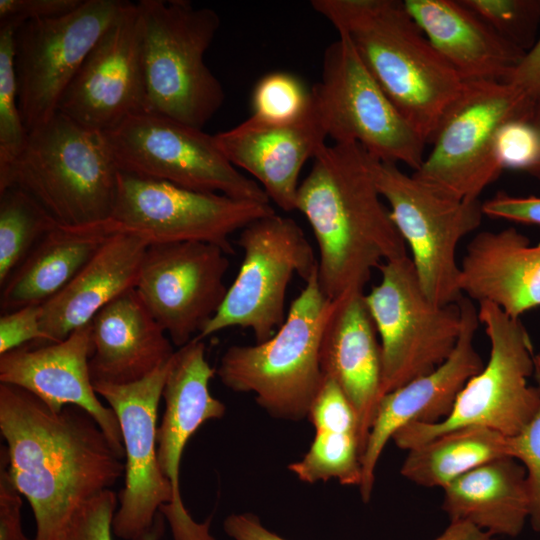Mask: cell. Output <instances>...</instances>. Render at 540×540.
Returning a JSON list of instances; mask_svg holds the SVG:
<instances>
[{
    "label": "cell",
    "instance_id": "836d02e7",
    "mask_svg": "<svg viewBox=\"0 0 540 540\" xmlns=\"http://www.w3.org/2000/svg\"><path fill=\"white\" fill-rule=\"evenodd\" d=\"M311 106V91L294 75L273 72L263 76L252 94V116L269 123H292Z\"/></svg>",
    "mask_w": 540,
    "mask_h": 540
},
{
    "label": "cell",
    "instance_id": "ba28073f",
    "mask_svg": "<svg viewBox=\"0 0 540 540\" xmlns=\"http://www.w3.org/2000/svg\"><path fill=\"white\" fill-rule=\"evenodd\" d=\"M537 100L508 82L464 81L428 143L430 153L412 174L464 200H479L502 167L495 157L499 129L510 120L534 119Z\"/></svg>",
    "mask_w": 540,
    "mask_h": 540
},
{
    "label": "cell",
    "instance_id": "5b68a950",
    "mask_svg": "<svg viewBox=\"0 0 540 540\" xmlns=\"http://www.w3.org/2000/svg\"><path fill=\"white\" fill-rule=\"evenodd\" d=\"M334 307L335 300L320 286L317 269L273 336L226 349L216 369L222 384L234 392L253 393L258 405L275 418L307 417L325 379L320 349Z\"/></svg>",
    "mask_w": 540,
    "mask_h": 540
},
{
    "label": "cell",
    "instance_id": "681fc988",
    "mask_svg": "<svg viewBox=\"0 0 540 540\" xmlns=\"http://www.w3.org/2000/svg\"><path fill=\"white\" fill-rule=\"evenodd\" d=\"M477 540H492V536L484 532Z\"/></svg>",
    "mask_w": 540,
    "mask_h": 540
},
{
    "label": "cell",
    "instance_id": "b9f144b4",
    "mask_svg": "<svg viewBox=\"0 0 540 540\" xmlns=\"http://www.w3.org/2000/svg\"><path fill=\"white\" fill-rule=\"evenodd\" d=\"M7 453L1 452L0 469V540H30L22 528L21 494L7 472Z\"/></svg>",
    "mask_w": 540,
    "mask_h": 540
},
{
    "label": "cell",
    "instance_id": "3957f363",
    "mask_svg": "<svg viewBox=\"0 0 540 540\" xmlns=\"http://www.w3.org/2000/svg\"><path fill=\"white\" fill-rule=\"evenodd\" d=\"M311 6L351 41L384 93L428 143L464 81L403 1L312 0Z\"/></svg>",
    "mask_w": 540,
    "mask_h": 540
},
{
    "label": "cell",
    "instance_id": "1f68e13d",
    "mask_svg": "<svg viewBox=\"0 0 540 540\" xmlns=\"http://www.w3.org/2000/svg\"><path fill=\"white\" fill-rule=\"evenodd\" d=\"M307 483L336 479L343 485L360 486L361 447L357 434L320 431L303 458L289 465Z\"/></svg>",
    "mask_w": 540,
    "mask_h": 540
},
{
    "label": "cell",
    "instance_id": "c3c4849f",
    "mask_svg": "<svg viewBox=\"0 0 540 540\" xmlns=\"http://www.w3.org/2000/svg\"><path fill=\"white\" fill-rule=\"evenodd\" d=\"M535 370L540 372V353L534 356Z\"/></svg>",
    "mask_w": 540,
    "mask_h": 540
},
{
    "label": "cell",
    "instance_id": "7c38bea8",
    "mask_svg": "<svg viewBox=\"0 0 540 540\" xmlns=\"http://www.w3.org/2000/svg\"><path fill=\"white\" fill-rule=\"evenodd\" d=\"M379 270L380 281L364 300L380 339L382 397L450 356L461 312L458 302L442 306L427 298L410 256L386 261Z\"/></svg>",
    "mask_w": 540,
    "mask_h": 540
},
{
    "label": "cell",
    "instance_id": "7a4b0ae2",
    "mask_svg": "<svg viewBox=\"0 0 540 540\" xmlns=\"http://www.w3.org/2000/svg\"><path fill=\"white\" fill-rule=\"evenodd\" d=\"M299 184L295 210L310 224L318 245V278L324 294L336 300L364 292L371 272L386 261L407 256L377 188L372 156L360 145H323Z\"/></svg>",
    "mask_w": 540,
    "mask_h": 540
},
{
    "label": "cell",
    "instance_id": "7bdbcfd3",
    "mask_svg": "<svg viewBox=\"0 0 540 540\" xmlns=\"http://www.w3.org/2000/svg\"><path fill=\"white\" fill-rule=\"evenodd\" d=\"M482 210L492 218L540 226V196H514L500 191L482 203Z\"/></svg>",
    "mask_w": 540,
    "mask_h": 540
},
{
    "label": "cell",
    "instance_id": "f35d334b",
    "mask_svg": "<svg viewBox=\"0 0 540 540\" xmlns=\"http://www.w3.org/2000/svg\"><path fill=\"white\" fill-rule=\"evenodd\" d=\"M117 504L111 489L91 498L74 514L60 540H112Z\"/></svg>",
    "mask_w": 540,
    "mask_h": 540
},
{
    "label": "cell",
    "instance_id": "e575fe53",
    "mask_svg": "<svg viewBox=\"0 0 540 540\" xmlns=\"http://www.w3.org/2000/svg\"><path fill=\"white\" fill-rule=\"evenodd\" d=\"M502 37L526 51L536 41L540 0H461Z\"/></svg>",
    "mask_w": 540,
    "mask_h": 540
},
{
    "label": "cell",
    "instance_id": "277c9868",
    "mask_svg": "<svg viewBox=\"0 0 540 540\" xmlns=\"http://www.w3.org/2000/svg\"><path fill=\"white\" fill-rule=\"evenodd\" d=\"M118 175L103 133L57 112L28 133L0 191L18 187L59 225L86 227L110 220Z\"/></svg>",
    "mask_w": 540,
    "mask_h": 540
},
{
    "label": "cell",
    "instance_id": "44dd1931",
    "mask_svg": "<svg viewBox=\"0 0 540 540\" xmlns=\"http://www.w3.org/2000/svg\"><path fill=\"white\" fill-rule=\"evenodd\" d=\"M213 136L223 155L251 174L268 198L286 212L295 210L301 169L327 138L312 95L308 112L296 122L269 123L251 115Z\"/></svg>",
    "mask_w": 540,
    "mask_h": 540
},
{
    "label": "cell",
    "instance_id": "ac0fdd59",
    "mask_svg": "<svg viewBox=\"0 0 540 540\" xmlns=\"http://www.w3.org/2000/svg\"><path fill=\"white\" fill-rule=\"evenodd\" d=\"M143 111L139 13L137 4L128 1L83 61L58 112L102 133Z\"/></svg>",
    "mask_w": 540,
    "mask_h": 540
},
{
    "label": "cell",
    "instance_id": "ffe728a7",
    "mask_svg": "<svg viewBox=\"0 0 540 540\" xmlns=\"http://www.w3.org/2000/svg\"><path fill=\"white\" fill-rule=\"evenodd\" d=\"M91 324L74 330L60 342L24 345L0 355V383L22 388L60 412L76 406L89 413L124 459L119 421L98 398L89 368Z\"/></svg>",
    "mask_w": 540,
    "mask_h": 540
},
{
    "label": "cell",
    "instance_id": "74e56055",
    "mask_svg": "<svg viewBox=\"0 0 540 540\" xmlns=\"http://www.w3.org/2000/svg\"><path fill=\"white\" fill-rule=\"evenodd\" d=\"M307 417L313 424L315 432L354 433L359 437L355 410L332 378L325 377Z\"/></svg>",
    "mask_w": 540,
    "mask_h": 540
},
{
    "label": "cell",
    "instance_id": "8d00e7d4",
    "mask_svg": "<svg viewBox=\"0 0 540 540\" xmlns=\"http://www.w3.org/2000/svg\"><path fill=\"white\" fill-rule=\"evenodd\" d=\"M495 157L502 169L531 173L540 163V133L532 121L510 120L498 131Z\"/></svg>",
    "mask_w": 540,
    "mask_h": 540
},
{
    "label": "cell",
    "instance_id": "484cf974",
    "mask_svg": "<svg viewBox=\"0 0 540 540\" xmlns=\"http://www.w3.org/2000/svg\"><path fill=\"white\" fill-rule=\"evenodd\" d=\"M405 9L463 81L507 82L526 51L461 0H405Z\"/></svg>",
    "mask_w": 540,
    "mask_h": 540
},
{
    "label": "cell",
    "instance_id": "f546056e",
    "mask_svg": "<svg viewBox=\"0 0 540 540\" xmlns=\"http://www.w3.org/2000/svg\"><path fill=\"white\" fill-rule=\"evenodd\" d=\"M503 457H509L506 436L487 427L467 426L408 450L400 473L417 485L444 489L463 474Z\"/></svg>",
    "mask_w": 540,
    "mask_h": 540
},
{
    "label": "cell",
    "instance_id": "52a82bcc",
    "mask_svg": "<svg viewBox=\"0 0 540 540\" xmlns=\"http://www.w3.org/2000/svg\"><path fill=\"white\" fill-rule=\"evenodd\" d=\"M477 310L490 343L487 364L466 383L444 420L411 423L399 429L392 437L398 448L408 451L467 426L487 427L510 437L537 412L540 390L528 381L535 373V353L524 324L489 302L478 303Z\"/></svg>",
    "mask_w": 540,
    "mask_h": 540
},
{
    "label": "cell",
    "instance_id": "7402d4cb",
    "mask_svg": "<svg viewBox=\"0 0 540 540\" xmlns=\"http://www.w3.org/2000/svg\"><path fill=\"white\" fill-rule=\"evenodd\" d=\"M320 362L325 377L342 389L358 420L361 457L381 398V349L364 292L335 300L325 327Z\"/></svg>",
    "mask_w": 540,
    "mask_h": 540
},
{
    "label": "cell",
    "instance_id": "ee69618b",
    "mask_svg": "<svg viewBox=\"0 0 540 540\" xmlns=\"http://www.w3.org/2000/svg\"><path fill=\"white\" fill-rule=\"evenodd\" d=\"M507 82L521 87L540 100V36L525 52Z\"/></svg>",
    "mask_w": 540,
    "mask_h": 540
},
{
    "label": "cell",
    "instance_id": "8992f818",
    "mask_svg": "<svg viewBox=\"0 0 540 540\" xmlns=\"http://www.w3.org/2000/svg\"><path fill=\"white\" fill-rule=\"evenodd\" d=\"M136 4L146 111L203 129L225 99L222 84L204 59L220 17L187 0Z\"/></svg>",
    "mask_w": 540,
    "mask_h": 540
},
{
    "label": "cell",
    "instance_id": "ab89813d",
    "mask_svg": "<svg viewBox=\"0 0 540 540\" xmlns=\"http://www.w3.org/2000/svg\"><path fill=\"white\" fill-rule=\"evenodd\" d=\"M41 305H29L6 312L0 318V355L28 343L44 344Z\"/></svg>",
    "mask_w": 540,
    "mask_h": 540
},
{
    "label": "cell",
    "instance_id": "60d3db41",
    "mask_svg": "<svg viewBox=\"0 0 540 540\" xmlns=\"http://www.w3.org/2000/svg\"><path fill=\"white\" fill-rule=\"evenodd\" d=\"M83 0H0V26L17 30L23 23L75 10Z\"/></svg>",
    "mask_w": 540,
    "mask_h": 540
},
{
    "label": "cell",
    "instance_id": "6da1fadb",
    "mask_svg": "<svg viewBox=\"0 0 540 540\" xmlns=\"http://www.w3.org/2000/svg\"><path fill=\"white\" fill-rule=\"evenodd\" d=\"M7 472L29 502L34 540H60L77 510L123 475V458L83 409L52 411L30 392L0 383Z\"/></svg>",
    "mask_w": 540,
    "mask_h": 540
},
{
    "label": "cell",
    "instance_id": "4316f807",
    "mask_svg": "<svg viewBox=\"0 0 540 540\" xmlns=\"http://www.w3.org/2000/svg\"><path fill=\"white\" fill-rule=\"evenodd\" d=\"M205 350L203 340L197 338L176 350L162 392L165 411L157 428V456L172 487V501L162 505L170 511L186 509L179 480L186 444L202 424L220 419L226 411L209 391L216 369L208 363Z\"/></svg>",
    "mask_w": 540,
    "mask_h": 540
},
{
    "label": "cell",
    "instance_id": "d590c367",
    "mask_svg": "<svg viewBox=\"0 0 540 540\" xmlns=\"http://www.w3.org/2000/svg\"><path fill=\"white\" fill-rule=\"evenodd\" d=\"M534 375L540 390V372L535 370ZM507 452L525 468L530 500L529 520L532 528L540 531V406L519 433L507 437Z\"/></svg>",
    "mask_w": 540,
    "mask_h": 540
},
{
    "label": "cell",
    "instance_id": "9a60e30c",
    "mask_svg": "<svg viewBox=\"0 0 540 540\" xmlns=\"http://www.w3.org/2000/svg\"><path fill=\"white\" fill-rule=\"evenodd\" d=\"M275 213L270 203L201 192L119 171L110 221L152 243L202 242L232 254L230 236Z\"/></svg>",
    "mask_w": 540,
    "mask_h": 540
},
{
    "label": "cell",
    "instance_id": "bcb514c9",
    "mask_svg": "<svg viewBox=\"0 0 540 540\" xmlns=\"http://www.w3.org/2000/svg\"><path fill=\"white\" fill-rule=\"evenodd\" d=\"M164 530V517L159 511L153 525L133 540H159Z\"/></svg>",
    "mask_w": 540,
    "mask_h": 540
},
{
    "label": "cell",
    "instance_id": "7dc6e473",
    "mask_svg": "<svg viewBox=\"0 0 540 540\" xmlns=\"http://www.w3.org/2000/svg\"><path fill=\"white\" fill-rule=\"evenodd\" d=\"M533 123L536 125V127L538 128L539 130V133H540V102L538 104V107H537V110H536V113H535V116H534V119H533ZM531 174L537 176L540 178V163L538 164V166L531 172Z\"/></svg>",
    "mask_w": 540,
    "mask_h": 540
},
{
    "label": "cell",
    "instance_id": "603a6c76",
    "mask_svg": "<svg viewBox=\"0 0 540 540\" xmlns=\"http://www.w3.org/2000/svg\"><path fill=\"white\" fill-rule=\"evenodd\" d=\"M149 245L136 233L119 230L112 234L76 276L41 305L44 344L64 340L114 299L136 289Z\"/></svg>",
    "mask_w": 540,
    "mask_h": 540
},
{
    "label": "cell",
    "instance_id": "4dcf8cb0",
    "mask_svg": "<svg viewBox=\"0 0 540 540\" xmlns=\"http://www.w3.org/2000/svg\"><path fill=\"white\" fill-rule=\"evenodd\" d=\"M56 221L27 193L10 186L0 191V285L6 283Z\"/></svg>",
    "mask_w": 540,
    "mask_h": 540
},
{
    "label": "cell",
    "instance_id": "2e32d148",
    "mask_svg": "<svg viewBox=\"0 0 540 540\" xmlns=\"http://www.w3.org/2000/svg\"><path fill=\"white\" fill-rule=\"evenodd\" d=\"M227 255L202 242L148 246L136 290L178 348L196 338L221 307L228 290Z\"/></svg>",
    "mask_w": 540,
    "mask_h": 540
},
{
    "label": "cell",
    "instance_id": "30bf717a",
    "mask_svg": "<svg viewBox=\"0 0 540 540\" xmlns=\"http://www.w3.org/2000/svg\"><path fill=\"white\" fill-rule=\"evenodd\" d=\"M121 172L191 190L270 203L257 181L223 155L214 136L172 118L139 112L102 132Z\"/></svg>",
    "mask_w": 540,
    "mask_h": 540
},
{
    "label": "cell",
    "instance_id": "5bb4252c",
    "mask_svg": "<svg viewBox=\"0 0 540 540\" xmlns=\"http://www.w3.org/2000/svg\"><path fill=\"white\" fill-rule=\"evenodd\" d=\"M128 1L83 0L73 11L23 23L14 35L18 102L29 132L49 121L83 61Z\"/></svg>",
    "mask_w": 540,
    "mask_h": 540
},
{
    "label": "cell",
    "instance_id": "f6af8a7d",
    "mask_svg": "<svg viewBox=\"0 0 540 540\" xmlns=\"http://www.w3.org/2000/svg\"><path fill=\"white\" fill-rule=\"evenodd\" d=\"M224 530L234 540H285L261 525L252 514H233L226 518Z\"/></svg>",
    "mask_w": 540,
    "mask_h": 540
},
{
    "label": "cell",
    "instance_id": "d4e9b609",
    "mask_svg": "<svg viewBox=\"0 0 540 540\" xmlns=\"http://www.w3.org/2000/svg\"><path fill=\"white\" fill-rule=\"evenodd\" d=\"M92 382L129 384L139 381L174 355L173 343L150 313L136 289L101 309L90 322Z\"/></svg>",
    "mask_w": 540,
    "mask_h": 540
},
{
    "label": "cell",
    "instance_id": "d6a6232c",
    "mask_svg": "<svg viewBox=\"0 0 540 540\" xmlns=\"http://www.w3.org/2000/svg\"><path fill=\"white\" fill-rule=\"evenodd\" d=\"M15 31L11 26H0V177L10 169L28 137L18 102Z\"/></svg>",
    "mask_w": 540,
    "mask_h": 540
},
{
    "label": "cell",
    "instance_id": "9c48e42d",
    "mask_svg": "<svg viewBox=\"0 0 540 540\" xmlns=\"http://www.w3.org/2000/svg\"><path fill=\"white\" fill-rule=\"evenodd\" d=\"M372 168L425 295L437 305L457 303L463 297L457 248L480 226L482 203L455 197L397 164L372 157Z\"/></svg>",
    "mask_w": 540,
    "mask_h": 540
},
{
    "label": "cell",
    "instance_id": "cb8c5ba5",
    "mask_svg": "<svg viewBox=\"0 0 540 540\" xmlns=\"http://www.w3.org/2000/svg\"><path fill=\"white\" fill-rule=\"evenodd\" d=\"M459 284L463 296L519 319L540 307V243L513 227L477 233L460 262Z\"/></svg>",
    "mask_w": 540,
    "mask_h": 540
},
{
    "label": "cell",
    "instance_id": "8fae6325",
    "mask_svg": "<svg viewBox=\"0 0 540 540\" xmlns=\"http://www.w3.org/2000/svg\"><path fill=\"white\" fill-rule=\"evenodd\" d=\"M310 91L334 143L358 144L382 162L420 168L426 139L384 93L345 35L325 49L321 79Z\"/></svg>",
    "mask_w": 540,
    "mask_h": 540
},
{
    "label": "cell",
    "instance_id": "83f0119b",
    "mask_svg": "<svg viewBox=\"0 0 540 540\" xmlns=\"http://www.w3.org/2000/svg\"><path fill=\"white\" fill-rule=\"evenodd\" d=\"M442 509L451 522H467L491 536H518L529 519L523 465L503 457L455 479L444 489Z\"/></svg>",
    "mask_w": 540,
    "mask_h": 540
},
{
    "label": "cell",
    "instance_id": "d6986e66",
    "mask_svg": "<svg viewBox=\"0 0 540 540\" xmlns=\"http://www.w3.org/2000/svg\"><path fill=\"white\" fill-rule=\"evenodd\" d=\"M458 305L461 331L450 356L430 373L383 395L379 401L361 457L359 490L365 503L372 495L376 466L389 439L408 424H433L444 420L466 383L484 367L474 345L480 325L477 307L465 296Z\"/></svg>",
    "mask_w": 540,
    "mask_h": 540
},
{
    "label": "cell",
    "instance_id": "e0dca14e",
    "mask_svg": "<svg viewBox=\"0 0 540 540\" xmlns=\"http://www.w3.org/2000/svg\"><path fill=\"white\" fill-rule=\"evenodd\" d=\"M171 359L133 383H93L96 393L114 411L121 429L124 486L112 531L124 540H133L148 530L160 507L173 498L157 456V413Z\"/></svg>",
    "mask_w": 540,
    "mask_h": 540
},
{
    "label": "cell",
    "instance_id": "f1b7e54d",
    "mask_svg": "<svg viewBox=\"0 0 540 540\" xmlns=\"http://www.w3.org/2000/svg\"><path fill=\"white\" fill-rule=\"evenodd\" d=\"M117 231L110 220L86 227L58 224L37 243L2 286L1 309L6 313L50 300Z\"/></svg>",
    "mask_w": 540,
    "mask_h": 540
},
{
    "label": "cell",
    "instance_id": "4fadbf2b",
    "mask_svg": "<svg viewBox=\"0 0 540 540\" xmlns=\"http://www.w3.org/2000/svg\"><path fill=\"white\" fill-rule=\"evenodd\" d=\"M237 244L243 258L216 315L196 337L204 340L231 327L249 329L256 343L268 340L283 324L289 283L305 282L318 269L312 246L298 223L276 212L245 226Z\"/></svg>",
    "mask_w": 540,
    "mask_h": 540
}]
</instances>
